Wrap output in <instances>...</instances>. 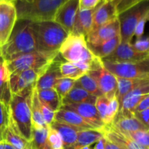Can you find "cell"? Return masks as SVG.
<instances>
[{
    "label": "cell",
    "mask_w": 149,
    "mask_h": 149,
    "mask_svg": "<svg viewBox=\"0 0 149 149\" xmlns=\"http://www.w3.org/2000/svg\"><path fill=\"white\" fill-rule=\"evenodd\" d=\"M36 50L31 22L17 20L7 42L0 47V55L4 61Z\"/></svg>",
    "instance_id": "1"
},
{
    "label": "cell",
    "mask_w": 149,
    "mask_h": 149,
    "mask_svg": "<svg viewBox=\"0 0 149 149\" xmlns=\"http://www.w3.org/2000/svg\"><path fill=\"white\" fill-rule=\"evenodd\" d=\"M67 0H16L17 20L31 22L53 20L58 9Z\"/></svg>",
    "instance_id": "2"
},
{
    "label": "cell",
    "mask_w": 149,
    "mask_h": 149,
    "mask_svg": "<svg viewBox=\"0 0 149 149\" xmlns=\"http://www.w3.org/2000/svg\"><path fill=\"white\" fill-rule=\"evenodd\" d=\"M31 22V21H30ZM36 43V49L40 52H56L68 33L53 20L31 22Z\"/></svg>",
    "instance_id": "3"
},
{
    "label": "cell",
    "mask_w": 149,
    "mask_h": 149,
    "mask_svg": "<svg viewBox=\"0 0 149 149\" xmlns=\"http://www.w3.org/2000/svg\"><path fill=\"white\" fill-rule=\"evenodd\" d=\"M34 87H29L18 94L12 95L9 103L12 120L22 136L28 141H31L33 135L31 102Z\"/></svg>",
    "instance_id": "4"
},
{
    "label": "cell",
    "mask_w": 149,
    "mask_h": 149,
    "mask_svg": "<svg viewBox=\"0 0 149 149\" xmlns=\"http://www.w3.org/2000/svg\"><path fill=\"white\" fill-rule=\"evenodd\" d=\"M58 53L65 61L72 63H86L90 65L97 59L87 47L86 38L81 35L68 33L58 49Z\"/></svg>",
    "instance_id": "5"
},
{
    "label": "cell",
    "mask_w": 149,
    "mask_h": 149,
    "mask_svg": "<svg viewBox=\"0 0 149 149\" xmlns=\"http://www.w3.org/2000/svg\"><path fill=\"white\" fill-rule=\"evenodd\" d=\"M58 55L56 52L35 50L4 61L9 75L25 70H41L47 68Z\"/></svg>",
    "instance_id": "6"
},
{
    "label": "cell",
    "mask_w": 149,
    "mask_h": 149,
    "mask_svg": "<svg viewBox=\"0 0 149 149\" xmlns=\"http://www.w3.org/2000/svg\"><path fill=\"white\" fill-rule=\"evenodd\" d=\"M149 13V1L144 0L126 11L118 15L120 25V38L122 43H132L134 31L138 21Z\"/></svg>",
    "instance_id": "7"
},
{
    "label": "cell",
    "mask_w": 149,
    "mask_h": 149,
    "mask_svg": "<svg viewBox=\"0 0 149 149\" xmlns=\"http://www.w3.org/2000/svg\"><path fill=\"white\" fill-rule=\"evenodd\" d=\"M103 66L115 77L129 79H148L149 59L135 63H116L102 61Z\"/></svg>",
    "instance_id": "8"
},
{
    "label": "cell",
    "mask_w": 149,
    "mask_h": 149,
    "mask_svg": "<svg viewBox=\"0 0 149 149\" xmlns=\"http://www.w3.org/2000/svg\"><path fill=\"white\" fill-rule=\"evenodd\" d=\"M87 73L95 80L103 96L109 100H111L115 97L117 90L116 78L105 68L101 60L97 58Z\"/></svg>",
    "instance_id": "9"
},
{
    "label": "cell",
    "mask_w": 149,
    "mask_h": 149,
    "mask_svg": "<svg viewBox=\"0 0 149 149\" xmlns=\"http://www.w3.org/2000/svg\"><path fill=\"white\" fill-rule=\"evenodd\" d=\"M47 68L41 70H25L10 74L9 85L11 94H18L29 87H35L38 79Z\"/></svg>",
    "instance_id": "10"
},
{
    "label": "cell",
    "mask_w": 149,
    "mask_h": 149,
    "mask_svg": "<svg viewBox=\"0 0 149 149\" xmlns=\"http://www.w3.org/2000/svg\"><path fill=\"white\" fill-rule=\"evenodd\" d=\"M17 20L14 3L0 0V47L7 42Z\"/></svg>",
    "instance_id": "11"
},
{
    "label": "cell",
    "mask_w": 149,
    "mask_h": 149,
    "mask_svg": "<svg viewBox=\"0 0 149 149\" xmlns=\"http://www.w3.org/2000/svg\"><path fill=\"white\" fill-rule=\"evenodd\" d=\"M61 108L76 112L96 130L103 132L106 127L95 104L89 103L65 104L62 105Z\"/></svg>",
    "instance_id": "12"
},
{
    "label": "cell",
    "mask_w": 149,
    "mask_h": 149,
    "mask_svg": "<svg viewBox=\"0 0 149 149\" xmlns=\"http://www.w3.org/2000/svg\"><path fill=\"white\" fill-rule=\"evenodd\" d=\"M149 59V53H142L135 50L132 43H122L111 55L101 61L116 63H135Z\"/></svg>",
    "instance_id": "13"
},
{
    "label": "cell",
    "mask_w": 149,
    "mask_h": 149,
    "mask_svg": "<svg viewBox=\"0 0 149 149\" xmlns=\"http://www.w3.org/2000/svg\"><path fill=\"white\" fill-rule=\"evenodd\" d=\"M120 35V25L118 18L92 31L86 37L87 44L98 45Z\"/></svg>",
    "instance_id": "14"
},
{
    "label": "cell",
    "mask_w": 149,
    "mask_h": 149,
    "mask_svg": "<svg viewBox=\"0 0 149 149\" xmlns=\"http://www.w3.org/2000/svg\"><path fill=\"white\" fill-rule=\"evenodd\" d=\"M79 10V0H67L58 9L53 21L61 25L68 33L72 31L74 19Z\"/></svg>",
    "instance_id": "15"
},
{
    "label": "cell",
    "mask_w": 149,
    "mask_h": 149,
    "mask_svg": "<svg viewBox=\"0 0 149 149\" xmlns=\"http://www.w3.org/2000/svg\"><path fill=\"white\" fill-rule=\"evenodd\" d=\"M63 61V59L58 53L55 59L48 65L45 72L38 79L35 86L36 90L54 88L58 80L62 78L60 71V65Z\"/></svg>",
    "instance_id": "16"
},
{
    "label": "cell",
    "mask_w": 149,
    "mask_h": 149,
    "mask_svg": "<svg viewBox=\"0 0 149 149\" xmlns=\"http://www.w3.org/2000/svg\"><path fill=\"white\" fill-rule=\"evenodd\" d=\"M114 129L122 132H130L138 130H148V128L140 122L129 111H119L111 125Z\"/></svg>",
    "instance_id": "17"
},
{
    "label": "cell",
    "mask_w": 149,
    "mask_h": 149,
    "mask_svg": "<svg viewBox=\"0 0 149 149\" xmlns=\"http://www.w3.org/2000/svg\"><path fill=\"white\" fill-rule=\"evenodd\" d=\"M55 121L68 125L76 130L77 132L95 130L76 112L63 108H61L58 111L55 112Z\"/></svg>",
    "instance_id": "18"
},
{
    "label": "cell",
    "mask_w": 149,
    "mask_h": 149,
    "mask_svg": "<svg viewBox=\"0 0 149 149\" xmlns=\"http://www.w3.org/2000/svg\"><path fill=\"white\" fill-rule=\"evenodd\" d=\"M117 13L114 5L111 1L103 0L99 4L93 15L92 31L117 18Z\"/></svg>",
    "instance_id": "19"
},
{
    "label": "cell",
    "mask_w": 149,
    "mask_h": 149,
    "mask_svg": "<svg viewBox=\"0 0 149 149\" xmlns=\"http://www.w3.org/2000/svg\"><path fill=\"white\" fill-rule=\"evenodd\" d=\"M147 94H149V80H146L134 88L123 97L119 111L132 113L139 102Z\"/></svg>",
    "instance_id": "20"
},
{
    "label": "cell",
    "mask_w": 149,
    "mask_h": 149,
    "mask_svg": "<svg viewBox=\"0 0 149 149\" xmlns=\"http://www.w3.org/2000/svg\"><path fill=\"white\" fill-rule=\"evenodd\" d=\"M99 5V4H98ZM96 8L92 10H79V9L74 19L72 31L70 33L81 35L87 37L91 32L93 28V15Z\"/></svg>",
    "instance_id": "21"
},
{
    "label": "cell",
    "mask_w": 149,
    "mask_h": 149,
    "mask_svg": "<svg viewBox=\"0 0 149 149\" xmlns=\"http://www.w3.org/2000/svg\"><path fill=\"white\" fill-rule=\"evenodd\" d=\"M2 140L16 149H33L30 141L22 136L12 119L3 134Z\"/></svg>",
    "instance_id": "22"
},
{
    "label": "cell",
    "mask_w": 149,
    "mask_h": 149,
    "mask_svg": "<svg viewBox=\"0 0 149 149\" xmlns=\"http://www.w3.org/2000/svg\"><path fill=\"white\" fill-rule=\"evenodd\" d=\"M103 133L106 139L119 146L121 149H143L127 136L112 127L111 125L106 126Z\"/></svg>",
    "instance_id": "23"
},
{
    "label": "cell",
    "mask_w": 149,
    "mask_h": 149,
    "mask_svg": "<svg viewBox=\"0 0 149 149\" xmlns=\"http://www.w3.org/2000/svg\"><path fill=\"white\" fill-rule=\"evenodd\" d=\"M97 97L90 95L75 83L69 93L62 98V105L89 103L95 104Z\"/></svg>",
    "instance_id": "24"
},
{
    "label": "cell",
    "mask_w": 149,
    "mask_h": 149,
    "mask_svg": "<svg viewBox=\"0 0 149 149\" xmlns=\"http://www.w3.org/2000/svg\"><path fill=\"white\" fill-rule=\"evenodd\" d=\"M120 43L121 38L120 35H119V36H115L114 38L107 41V42L98 44V45L87 44V47H88L90 52L95 56L97 57L99 59L102 60L111 55L116 49V48L119 46Z\"/></svg>",
    "instance_id": "25"
},
{
    "label": "cell",
    "mask_w": 149,
    "mask_h": 149,
    "mask_svg": "<svg viewBox=\"0 0 149 149\" xmlns=\"http://www.w3.org/2000/svg\"><path fill=\"white\" fill-rule=\"evenodd\" d=\"M104 137L103 132L95 130H88L77 132V138L75 143L69 149H79L85 146H91V145Z\"/></svg>",
    "instance_id": "26"
},
{
    "label": "cell",
    "mask_w": 149,
    "mask_h": 149,
    "mask_svg": "<svg viewBox=\"0 0 149 149\" xmlns=\"http://www.w3.org/2000/svg\"><path fill=\"white\" fill-rule=\"evenodd\" d=\"M31 122L33 130H39L43 128H48L45 124L42 116L41 103L37 95L36 87H34L31 95Z\"/></svg>",
    "instance_id": "27"
},
{
    "label": "cell",
    "mask_w": 149,
    "mask_h": 149,
    "mask_svg": "<svg viewBox=\"0 0 149 149\" xmlns=\"http://www.w3.org/2000/svg\"><path fill=\"white\" fill-rule=\"evenodd\" d=\"M38 97L42 104L47 106L54 112H57L62 106V101L55 88L36 90Z\"/></svg>",
    "instance_id": "28"
},
{
    "label": "cell",
    "mask_w": 149,
    "mask_h": 149,
    "mask_svg": "<svg viewBox=\"0 0 149 149\" xmlns=\"http://www.w3.org/2000/svg\"><path fill=\"white\" fill-rule=\"evenodd\" d=\"M51 127L55 129L61 135L63 143V149H69L74 146L77 138V131L65 124L54 121Z\"/></svg>",
    "instance_id": "29"
},
{
    "label": "cell",
    "mask_w": 149,
    "mask_h": 149,
    "mask_svg": "<svg viewBox=\"0 0 149 149\" xmlns=\"http://www.w3.org/2000/svg\"><path fill=\"white\" fill-rule=\"evenodd\" d=\"M9 77L10 75L7 71L5 62L0 55V101L8 104L12 96L9 85Z\"/></svg>",
    "instance_id": "30"
},
{
    "label": "cell",
    "mask_w": 149,
    "mask_h": 149,
    "mask_svg": "<svg viewBox=\"0 0 149 149\" xmlns=\"http://www.w3.org/2000/svg\"><path fill=\"white\" fill-rule=\"evenodd\" d=\"M116 81H117V90H116L115 97L119 101V105L122 103L123 97L129 92H130L131 90L146 80H149V79H129L121 78V77H116Z\"/></svg>",
    "instance_id": "31"
},
{
    "label": "cell",
    "mask_w": 149,
    "mask_h": 149,
    "mask_svg": "<svg viewBox=\"0 0 149 149\" xmlns=\"http://www.w3.org/2000/svg\"><path fill=\"white\" fill-rule=\"evenodd\" d=\"M75 83L92 95L95 97L103 95L96 81L88 73L84 74L82 77L78 79Z\"/></svg>",
    "instance_id": "32"
},
{
    "label": "cell",
    "mask_w": 149,
    "mask_h": 149,
    "mask_svg": "<svg viewBox=\"0 0 149 149\" xmlns=\"http://www.w3.org/2000/svg\"><path fill=\"white\" fill-rule=\"evenodd\" d=\"M60 71H61L62 77L71 79L75 80V81H77L78 79L82 77L84 74H87V73L84 72L81 69H79L74 64L67 62L65 60H63L61 62V65H60Z\"/></svg>",
    "instance_id": "33"
},
{
    "label": "cell",
    "mask_w": 149,
    "mask_h": 149,
    "mask_svg": "<svg viewBox=\"0 0 149 149\" xmlns=\"http://www.w3.org/2000/svg\"><path fill=\"white\" fill-rule=\"evenodd\" d=\"M47 128L33 130L32 139L30 141L33 149H51L47 141Z\"/></svg>",
    "instance_id": "34"
},
{
    "label": "cell",
    "mask_w": 149,
    "mask_h": 149,
    "mask_svg": "<svg viewBox=\"0 0 149 149\" xmlns=\"http://www.w3.org/2000/svg\"><path fill=\"white\" fill-rule=\"evenodd\" d=\"M119 131V130H118ZM120 132V131H119ZM143 149H149V131L138 130L130 132H122Z\"/></svg>",
    "instance_id": "35"
},
{
    "label": "cell",
    "mask_w": 149,
    "mask_h": 149,
    "mask_svg": "<svg viewBox=\"0 0 149 149\" xmlns=\"http://www.w3.org/2000/svg\"><path fill=\"white\" fill-rule=\"evenodd\" d=\"M10 119L11 116L10 105L4 102L0 101V137L1 138L4 131L10 124Z\"/></svg>",
    "instance_id": "36"
},
{
    "label": "cell",
    "mask_w": 149,
    "mask_h": 149,
    "mask_svg": "<svg viewBox=\"0 0 149 149\" xmlns=\"http://www.w3.org/2000/svg\"><path fill=\"white\" fill-rule=\"evenodd\" d=\"M75 80L68 78H63V77L58 80L54 88L56 90L58 94L59 95L61 100L74 87V84H75Z\"/></svg>",
    "instance_id": "37"
},
{
    "label": "cell",
    "mask_w": 149,
    "mask_h": 149,
    "mask_svg": "<svg viewBox=\"0 0 149 149\" xmlns=\"http://www.w3.org/2000/svg\"><path fill=\"white\" fill-rule=\"evenodd\" d=\"M119 109H120V105H119V101L116 97H113L111 100H109V104L107 109V112H106V118H105V120L103 122L106 126L111 124L113 119L119 112Z\"/></svg>",
    "instance_id": "38"
},
{
    "label": "cell",
    "mask_w": 149,
    "mask_h": 149,
    "mask_svg": "<svg viewBox=\"0 0 149 149\" xmlns=\"http://www.w3.org/2000/svg\"><path fill=\"white\" fill-rule=\"evenodd\" d=\"M47 141L51 149H63V143L61 135L58 132L49 127L47 128Z\"/></svg>",
    "instance_id": "39"
},
{
    "label": "cell",
    "mask_w": 149,
    "mask_h": 149,
    "mask_svg": "<svg viewBox=\"0 0 149 149\" xmlns=\"http://www.w3.org/2000/svg\"><path fill=\"white\" fill-rule=\"evenodd\" d=\"M116 8L117 15L126 11L144 0H110Z\"/></svg>",
    "instance_id": "40"
},
{
    "label": "cell",
    "mask_w": 149,
    "mask_h": 149,
    "mask_svg": "<svg viewBox=\"0 0 149 149\" xmlns=\"http://www.w3.org/2000/svg\"><path fill=\"white\" fill-rule=\"evenodd\" d=\"M109 100H110L106 98L105 96L101 95L99 96V97H97L95 103L96 109H97V112L99 113V116L101 118L103 122H104L105 118H106V112H107L108 107H109Z\"/></svg>",
    "instance_id": "41"
},
{
    "label": "cell",
    "mask_w": 149,
    "mask_h": 149,
    "mask_svg": "<svg viewBox=\"0 0 149 149\" xmlns=\"http://www.w3.org/2000/svg\"><path fill=\"white\" fill-rule=\"evenodd\" d=\"M134 49L139 52L142 53H149V39L148 36H141L139 39H137L136 42L132 44Z\"/></svg>",
    "instance_id": "42"
},
{
    "label": "cell",
    "mask_w": 149,
    "mask_h": 149,
    "mask_svg": "<svg viewBox=\"0 0 149 149\" xmlns=\"http://www.w3.org/2000/svg\"><path fill=\"white\" fill-rule=\"evenodd\" d=\"M41 109H42V116H43V119L45 120V124H46L48 127H49L55 121V112L52 111L47 106L42 104V103H41Z\"/></svg>",
    "instance_id": "43"
},
{
    "label": "cell",
    "mask_w": 149,
    "mask_h": 149,
    "mask_svg": "<svg viewBox=\"0 0 149 149\" xmlns=\"http://www.w3.org/2000/svg\"><path fill=\"white\" fill-rule=\"evenodd\" d=\"M149 18V13L146 14L141 20L138 21V24H137L136 27H135V31H134V36L139 39L141 36H143L144 30H145V26L146 24L147 21H148Z\"/></svg>",
    "instance_id": "44"
},
{
    "label": "cell",
    "mask_w": 149,
    "mask_h": 149,
    "mask_svg": "<svg viewBox=\"0 0 149 149\" xmlns=\"http://www.w3.org/2000/svg\"><path fill=\"white\" fill-rule=\"evenodd\" d=\"M103 0H79V10H92L98 6Z\"/></svg>",
    "instance_id": "45"
},
{
    "label": "cell",
    "mask_w": 149,
    "mask_h": 149,
    "mask_svg": "<svg viewBox=\"0 0 149 149\" xmlns=\"http://www.w3.org/2000/svg\"><path fill=\"white\" fill-rule=\"evenodd\" d=\"M132 114L143 125H145L146 127H149V109H146V110L142 111L134 112V113H132Z\"/></svg>",
    "instance_id": "46"
},
{
    "label": "cell",
    "mask_w": 149,
    "mask_h": 149,
    "mask_svg": "<svg viewBox=\"0 0 149 149\" xmlns=\"http://www.w3.org/2000/svg\"><path fill=\"white\" fill-rule=\"evenodd\" d=\"M146 109H149V94L146 95L143 97V98L139 102L138 106H136L132 113L134 112H138V111H142L146 110Z\"/></svg>",
    "instance_id": "47"
},
{
    "label": "cell",
    "mask_w": 149,
    "mask_h": 149,
    "mask_svg": "<svg viewBox=\"0 0 149 149\" xmlns=\"http://www.w3.org/2000/svg\"><path fill=\"white\" fill-rule=\"evenodd\" d=\"M105 143H106V138L103 137V138L95 143L93 149H105Z\"/></svg>",
    "instance_id": "48"
},
{
    "label": "cell",
    "mask_w": 149,
    "mask_h": 149,
    "mask_svg": "<svg viewBox=\"0 0 149 149\" xmlns=\"http://www.w3.org/2000/svg\"><path fill=\"white\" fill-rule=\"evenodd\" d=\"M105 149H121L119 146L115 145L112 142L109 141L106 138V143H105Z\"/></svg>",
    "instance_id": "49"
},
{
    "label": "cell",
    "mask_w": 149,
    "mask_h": 149,
    "mask_svg": "<svg viewBox=\"0 0 149 149\" xmlns=\"http://www.w3.org/2000/svg\"><path fill=\"white\" fill-rule=\"evenodd\" d=\"M79 149H92L90 148V146H85V147H83V148H81Z\"/></svg>",
    "instance_id": "50"
},
{
    "label": "cell",
    "mask_w": 149,
    "mask_h": 149,
    "mask_svg": "<svg viewBox=\"0 0 149 149\" xmlns=\"http://www.w3.org/2000/svg\"><path fill=\"white\" fill-rule=\"evenodd\" d=\"M4 1H10V2H13L14 3L16 0H4Z\"/></svg>",
    "instance_id": "51"
},
{
    "label": "cell",
    "mask_w": 149,
    "mask_h": 149,
    "mask_svg": "<svg viewBox=\"0 0 149 149\" xmlns=\"http://www.w3.org/2000/svg\"><path fill=\"white\" fill-rule=\"evenodd\" d=\"M1 141H2V138H1V137H0V142H1Z\"/></svg>",
    "instance_id": "52"
},
{
    "label": "cell",
    "mask_w": 149,
    "mask_h": 149,
    "mask_svg": "<svg viewBox=\"0 0 149 149\" xmlns=\"http://www.w3.org/2000/svg\"><path fill=\"white\" fill-rule=\"evenodd\" d=\"M106 1H110V0H106Z\"/></svg>",
    "instance_id": "53"
},
{
    "label": "cell",
    "mask_w": 149,
    "mask_h": 149,
    "mask_svg": "<svg viewBox=\"0 0 149 149\" xmlns=\"http://www.w3.org/2000/svg\"></svg>",
    "instance_id": "54"
}]
</instances>
